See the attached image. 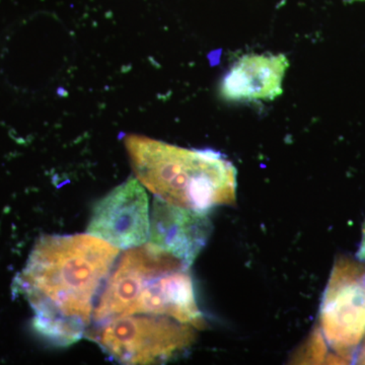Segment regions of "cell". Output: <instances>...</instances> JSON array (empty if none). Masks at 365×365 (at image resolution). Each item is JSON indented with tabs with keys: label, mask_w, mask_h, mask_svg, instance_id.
<instances>
[{
	"label": "cell",
	"mask_w": 365,
	"mask_h": 365,
	"mask_svg": "<svg viewBox=\"0 0 365 365\" xmlns=\"http://www.w3.org/2000/svg\"><path fill=\"white\" fill-rule=\"evenodd\" d=\"M120 249L88 235H44L36 242L14 288L34 312L40 337L69 346L85 335L93 300Z\"/></svg>",
	"instance_id": "obj_1"
},
{
	"label": "cell",
	"mask_w": 365,
	"mask_h": 365,
	"mask_svg": "<svg viewBox=\"0 0 365 365\" xmlns=\"http://www.w3.org/2000/svg\"><path fill=\"white\" fill-rule=\"evenodd\" d=\"M133 314L169 317L202 329L189 266L150 244L124 253L108 277L93 319L102 324Z\"/></svg>",
	"instance_id": "obj_2"
},
{
	"label": "cell",
	"mask_w": 365,
	"mask_h": 365,
	"mask_svg": "<svg viewBox=\"0 0 365 365\" xmlns=\"http://www.w3.org/2000/svg\"><path fill=\"white\" fill-rule=\"evenodd\" d=\"M124 143L137 180L165 202L204 213L235 202L237 170L220 153L140 135H127Z\"/></svg>",
	"instance_id": "obj_3"
},
{
	"label": "cell",
	"mask_w": 365,
	"mask_h": 365,
	"mask_svg": "<svg viewBox=\"0 0 365 365\" xmlns=\"http://www.w3.org/2000/svg\"><path fill=\"white\" fill-rule=\"evenodd\" d=\"M193 329L169 317L133 314L98 324L86 335L120 364H153L189 347Z\"/></svg>",
	"instance_id": "obj_4"
},
{
	"label": "cell",
	"mask_w": 365,
	"mask_h": 365,
	"mask_svg": "<svg viewBox=\"0 0 365 365\" xmlns=\"http://www.w3.org/2000/svg\"><path fill=\"white\" fill-rule=\"evenodd\" d=\"M319 327L337 361H351L365 337L364 265L345 257L336 262L319 309Z\"/></svg>",
	"instance_id": "obj_5"
},
{
	"label": "cell",
	"mask_w": 365,
	"mask_h": 365,
	"mask_svg": "<svg viewBox=\"0 0 365 365\" xmlns=\"http://www.w3.org/2000/svg\"><path fill=\"white\" fill-rule=\"evenodd\" d=\"M148 199L143 185L130 178L98 201L88 232L118 249L143 246L150 237Z\"/></svg>",
	"instance_id": "obj_6"
},
{
	"label": "cell",
	"mask_w": 365,
	"mask_h": 365,
	"mask_svg": "<svg viewBox=\"0 0 365 365\" xmlns=\"http://www.w3.org/2000/svg\"><path fill=\"white\" fill-rule=\"evenodd\" d=\"M211 223L204 212L173 205L155 197L151 211L150 244L191 266L205 246Z\"/></svg>",
	"instance_id": "obj_7"
},
{
	"label": "cell",
	"mask_w": 365,
	"mask_h": 365,
	"mask_svg": "<svg viewBox=\"0 0 365 365\" xmlns=\"http://www.w3.org/2000/svg\"><path fill=\"white\" fill-rule=\"evenodd\" d=\"M288 67L289 62L283 54L245 55L225 74L220 95L235 102L274 100L282 95Z\"/></svg>",
	"instance_id": "obj_8"
},
{
	"label": "cell",
	"mask_w": 365,
	"mask_h": 365,
	"mask_svg": "<svg viewBox=\"0 0 365 365\" xmlns=\"http://www.w3.org/2000/svg\"><path fill=\"white\" fill-rule=\"evenodd\" d=\"M357 258L359 261L364 262L365 263V222L364 228H362V239L360 242L359 250L357 252Z\"/></svg>",
	"instance_id": "obj_9"
},
{
	"label": "cell",
	"mask_w": 365,
	"mask_h": 365,
	"mask_svg": "<svg viewBox=\"0 0 365 365\" xmlns=\"http://www.w3.org/2000/svg\"><path fill=\"white\" fill-rule=\"evenodd\" d=\"M357 352L359 353H357L356 357L354 359L355 361H356V364H365V337L361 344H360Z\"/></svg>",
	"instance_id": "obj_10"
},
{
	"label": "cell",
	"mask_w": 365,
	"mask_h": 365,
	"mask_svg": "<svg viewBox=\"0 0 365 365\" xmlns=\"http://www.w3.org/2000/svg\"><path fill=\"white\" fill-rule=\"evenodd\" d=\"M350 1H365V0H350Z\"/></svg>",
	"instance_id": "obj_11"
}]
</instances>
